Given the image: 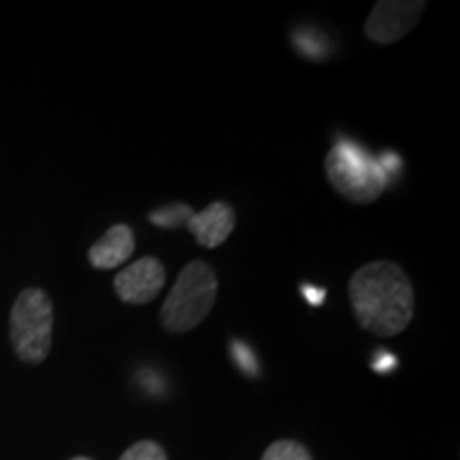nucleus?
<instances>
[{
    "instance_id": "9",
    "label": "nucleus",
    "mask_w": 460,
    "mask_h": 460,
    "mask_svg": "<svg viewBox=\"0 0 460 460\" xmlns=\"http://www.w3.org/2000/svg\"><path fill=\"white\" fill-rule=\"evenodd\" d=\"M261 460H314L307 447L296 439L273 441L262 454Z\"/></svg>"
},
{
    "instance_id": "12",
    "label": "nucleus",
    "mask_w": 460,
    "mask_h": 460,
    "mask_svg": "<svg viewBox=\"0 0 460 460\" xmlns=\"http://www.w3.org/2000/svg\"><path fill=\"white\" fill-rule=\"evenodd\" d=\"M233 349H234V356H241V360H239L241 369H243L245 373H256V360L252 358L250 348H243L241 343H233Z\"/></svg>"
},
{
    "instance_id": "10",
    "label": "nucleus",
    "mask_w": 460,
    "mask_h": 460,
    "mask_svg": "<svg viewBox=\"0 0 460 460\" xmlns=\"http://www.w3.org/2000/svg\"><path fill=\"white\" fill-rule=\"evenodd\" d=\"M192 214L194 211L190 209L188 205H171V207H166V209H160V211H154V214H149V220L156 224V226L177 228L183 222L188 224Z\"/></svg>"
},
{
    "instance_id": "3",
    "label": "nucleus",
    "mask_w": 460,
    "mask_h": 460,
    "mask_svg": "<svg viewBox=\"0 0 460 460\" xmlns=\"http://www.w3.org/2000/svg\"><path fill=\"white\" fill-rule=\"evenodd\" d=\"M324 172L331 186L354 205L376 203L388 186L384 160H376L352 141L331 147L324 158Z\"/></svg>"
},
{
    "instance_id": "2",
    "label": "nucleus",
    "mask_w": 460,
    "mask_h": 460,
    "mask_svg": "<svg viewBox=\"0 0 460 460\" xmlns=\"http://www.w3.org/2000/svg\"><path fill=\"white\" fill-rule=\"evenodd\" d=\"M216 298L217 275L211 264L205 261L188 262L160 307V324L172 335H186L211 314Z\"/></svg>"
},
{
    "instance_id": "1",
    "label": "nucleus",
    "mask_w": 460,
    "mask_h": 460,
    "mask_svg": "<svg viewBox=\"0 0 460 460\" xmlns=\"http://www.w3.org/2000/svg\"><path fill=\"white\" fill-rule=\"evenodd\" d=\"M348 296L360 329L384 339L405 331L416 307L411 279L401 264L390 261H373L356 269L348 281Z\"/></svg>"
},
{
    "instance_id": "11",
    "label": "nucleus",
    "mask_w": 460,
    "mask_h": 460,
    "mask_svg": "<svg viewBox=\"0 0 460 460\" xmlns=\"http://www.w3.org/2000/svg\"><path fill=\"white\" fill-rule=\"evenodd\" d=\"M119 460H166V452L163 450V446L156 444L152 439H143L137 441L135 446H130L126 450Z\"/></svg>"
},
{
    "instance_id": "5",
    "label": "nucleus",
    "mask_w": 460,
    "mask_h": 460,
    "mask_svg": "<svg viewBox=\"0 0 460 460\" xmlns=\"http://www.w3.org/2000/svg\"><path fill=\"white\" fill-rule=\"evenodd\" d=\"M424 9L422 0H379L367 17L365 34L377 45H393L418 26Z\"/></svg>"
},
{
    "instance_id": "14",
    "label": "nucleus",
    "mask_w": 460,
    "mask_h": 460,
    "mask_svg": "<svg viewBox=\"0 0 460 460\" xmlns=\"http://www.w3.org/2000/svg\"><path fill=\"white\" fill-rule=\"evenodd\" d=\"M71 460H92V458H88V456H75V458H71Z\"/></svg>"
},
{
    "instance_id": "8",
    "label": "nucleus",
    "mask_w": 460,
    "mask_h": 460,
    "mask_svg": "<svg viewBox=\"0 0 460 460\" xmlns=\"http://www.w3.org/2000/svg\"><path fill=\"white\" fill-rule=\"evenodd\" d=\"M132 252H135V233H132V228L126 226V224H115L90 247L88 261L94 269L111 271L119 264L128 262Z\"/></svg>"
},
{
    "instance_id": "7",
    "label": "nucleus",
    "mask_w": 460,
    "mask_h": 460,
    "mask_svg": "<svg viewBox=\"0 0 460 460\" xmlns=\"http://www.w3.org/2000/svg\"><path fill=\"white\" fill-rule=\"evenodd\" d=\"M234 224H237V214H234L233 207L224 200H216L199 214H192L188 220V230L199 245L214 250L233 234Z\"/></svg>"
},
{
    "instance_id": "6",
    "label": "nucleus",
    "mask_w": 460,
    "mask_h": 460,
    "mask_svg": "<svg viewBox=\"0 0 460 460\" xmlns=\"http://www.w3.org/2000/svg\"><path fill=\"white\" fill-rule=\"evenodd\" d=\"M166 284L163 262L154 256L128 264L113 278V290L126 305H147L158 298Z\"/></svg>"
},
{
    "instance_id": "4",
    "label": "nucleus",
    "mask_w": 460,
    "mask_h": 460,
    "mask_svg": "<svg viewBox=\"0 0 460 460\" xmlns=\"http://www.w3.org/2000/svg\"><path fill=\"white\" fill-rule=\"evenodd\" d=\"M9 339L17 358L41 365L54 341V303L41 288H26L17 295L9 315Z\"/></svg>"
},
{
    "instance_id": "13",
    "label": "nucleus",
    "mask_w": 460,
    "mask_h": 460,
    "mask_svg": "<svg viewBox=\"0 0 460 460\" xmlns=\"http://www.w3.org/2000/svg\"><path fill=\"white\" fill-rule=\"evenodd\" d=\"M303 292H305V295H309V303H314V305H320L322 298H324V292H322V290H312V288H303Z\"/></svg>"
}]
</instances>
